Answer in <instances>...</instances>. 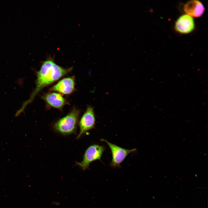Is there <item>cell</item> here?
Returning a JSON list of instances; mask_svg holds the SVG:
<instances>
[{
  "mask_svg": "<svg viewBox=\"0 0 208 208\" xmlns=\"http://www.w3.org/2000/svg\"><path fill=\"white\" fill-rule=\"evenodd\" d=\"M195 28L193 18L187 14H183L176 20L174 29L177 32L182 34H187L192 32Z\"/></svg>",
  "mask_w": 208,
  "mask_h": 208,
  "instance_id": "cell-6",
  "label": "cell"
},
{
  "mask_svg": "<svg viewBox=\"0 0 208 208\" xmlns=\"http://www.w3.org/2000/svg\"><path fill=\"white\" fill-rule=\"evenodd\" d=\"M72 68H65L56 64L53 59L49 58L43 63L40 70L36 72V86L29 98L24 102L15 113L16 117L23 112L26 106L33 101L43 88L58 80L71 71Z\"/></svg>",
  "mask_w": 208,
  "mask_h": 208,
  "instance_id": "cell-1",
  "label": "cell"
},
{
  "mask_svg": "<svg viewBox=\"0 0 208 208\" xmlns=\"http://www.w3.org/2000/svg\"><path fill=\"white\" fill-rule=\"evenodd\" d=\"M105 150L103 145L97 144H92L86 149L81 162H76V164L80 167L83 171L88 169L90 164L97 160L101 161V157Z\"/></svg>",
  "mask_w": 208,
  "mask_h": 208,
  "instance_id": "cell-3",
  "label": "cell"
},
{
  "mask_svg": "<svg viewBox=\"0 0 208 208\" xmlns=\"http://www.w3.org/2000/svg\"><path fill=\"white\" fill-rule=\"evenodd\" d=\"M96 119L94 109L90 106H88L79 122V133L77 139L81 138L86 132L94 128Z\"/></svg>",
  "mask_w": 208,
  "mask_h": 208,
  "instance_id": "cell-5",
  "label": "cell"
},
{
  "mask_svg": "<svg viewBox=\"0 0 208 208\" xmlns=\"http://www.w3.org/2000/svg\"><path fill=\"white\" fill-rule=\"evenodd\" d=\"M184 11L187 14L191 16L198 17L204 13L205 7L200 1L197 0H191L188 1L183 7Z\"/></svg>",
  "mask_w": 208,
  "mask_h": 208,
  "instance_id": "cell-9",
  "label": "cell"
},
{
  "mask_svg": "<svg viewBox=\"0 0 208 208\" xmlns=\"http://www.w3.org/2000/svg\"><path fill=\"white\" fill-rule=\"evenodd\" d=\"M101 140L105 142L110 148L112 155L110 166L114 168H119L120 164L129 154L136 151V148L128 149L120 147L101 139Z\"/></svg>",
  "mask_w": 208,
  "mask_h": 208,
  "instance_id": "cell-4",
  "label": "cell"
},
{
  "mask_svg": "<svg viewBox=\"0 0 208 208\" xmlns=\"http://www.w3.org/2000/svg\"><path fill=\"white\" fill-rule=\"evenodd\" d=\"M75 81L73 77L64 78L52 86L51 91H55L64 94H69L73 92L75 89Z\"/></svg>",
  "mask_w": 208,
  "mask_h": 208,
  "instance_id": "cell-7",
  "label": "cell"
},
{
  "mask_svg": "<svg viewBox=\"0 0 208 208\" xmlns=\"http://www.w3.org/2000/svg\"><path fill=\"white\" fill-rule=\"evenodd\" d=\"M80 114L79 110L74 107L66 115L54 123L53 129L56 132L63 135L75 133L77 129Z\"/></svg>",
  "mask_w": 208,
  "mask_h": 208,
  "instance_id": "cell-2",
  "label": "cell"
},
{
  "mask_svg": "<svg viewBox=\"0 0 208 208\" xmlns=\"http://www.w3.org/2000/svg\"><path fill=\"white\" fill-rule=\"evenodd\" d=\"M42 98L48 107L59 110L67 103L65 98L59 93L49 92L43 95Z\"/></svg>",
  "mask_w": 208,
  "mask_h": 208,
  "instance_id": "cell-8",
  "label": "cell"
}]
</instances>
